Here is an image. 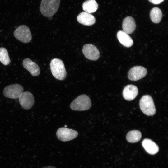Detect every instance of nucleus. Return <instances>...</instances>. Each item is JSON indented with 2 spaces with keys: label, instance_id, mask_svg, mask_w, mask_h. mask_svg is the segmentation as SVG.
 <instances>
[{
  "label": "nucleus",
  "instance_id": "1",
  "mask_svg": "<svg viewBox=\"0 0 168 168\" xmlns=\"http://www.w3.org/2000/svg\"><path fill=\"white\" fill-rule=\"evenodd\" d=\"M60 0H42L40 10L41 14L44 16H52L58 11Z\"/></svg>",
  "mask_w": 168,
  "mask_h": 168
},
{
  "label": "nucleus",
  "instance_id": "15",
  "mask_svg": "<svg viewBox=\"0 0 168 168\" xmlns=\"http://www.w3.org/2000/svg\"><path fill=\"white\" fill-rule=\"evenodd\" d=\"M117 37L120 43L127 47H131L133 44V40L128 34L122 30L118 31L117 34Z\"/></svg>",
  "mask_w": 168,
  "mask_h": 168
},
{
  "label": "nucleus",
  "instance_id": "17",
  "mask_svg": "<svg viewBox=\"0 0 168 168\" xmlns=\"http://www.w3.org/2000/svg\"><path fill=\"white\" fill-rule=\"evenodd\" d=\"M98 7V4L95 0H87L82 4L83 10L90 14L95 12Z\"/></svg>",
  "mask_w": 168,
  "mask_h": 168
},
{
  "label": "nucleus",
  "instance_id": "10",
  "mask_svg": "<svg viewBox=\"0 0 168 168\" xmlns=\"http://www.w3.org/2000/svg\"><path fill=\"white\" fill-rule=\"evenodd\" d=\"M19 103L24 109L31 108L34 103V98L33 94L30 92H23L19 97Z\"/></svg>",
  "mask_w": 168,
  "mask_h": 168
},
{
  "label": "nucleus",
  "instance_id": "22",
  "mask_svg": "<svg viewBox=\"0 0 168 168\" xmlns=\"http://www.w3.org/2000/svg\"><path fill=\"white\" fill-rule=\"evenodd\" d=\"M42 168H56L55 167L52 166H47L44 167Z\"/></svg>",
  "mask_w": 168,
  "mask_h": 168
},
{
  "label": "nucleus",
  "instance_id": "20",
  "mask_svg": "<svg viewBox=\"0 0 168 168\" xmlns=\"http://www.w3.org/2000/svg\"><path fill=\"white\" fill-rule=\"evenodd\" d=\"M0 61L5 65H8L11 62L8 51L3 47L0 48Z\"/></svg>",
  "mask_w": 168,
  "mask_h": 168
},
{
  "label": "nucleus",
  "instance_id": "14",
  "mask_svg": "<svg viewBox=\"0 0 168 168\" xmlns=\"http://www.w3.org/2000/svg\"><path fill=\"white\" fill-rule=\"evenodd\" d=\"M136 28L135 20L132 17L128 16L124 19L122 23V28L124 31L128 34H130L135 30Z\"/></svg>",
  "mask_w": 168,
  "mask_h": 168
},
{
  "label": "nucleus",
  "instance_id": "12",
  "mask_svg": "<svg viewBox=\"0 0 168 168\" xmlns=\"http://www.w3.org/2000/svg\"><path fill=\"white\" fill-rule=\"evenodd\" d=\"M24 67L34 76H37L40 73V70L39 66L29 58L25 59L23 61Z\"/></svg>",
  "mask_w": 168,
  "mask_h": 168
},
{
  "label": "nucleus",
  "instance_id": "7",
  "mask_svg": "<svg viewBox=\"0 0 168 168\" xmlns=\"http://www.w3.org/2000/svg\"><path fill=\"white\" fill-rule=\"evenodd\" d=\"M56 134L59 140L62 141L66 142L75 138L78 136V133L74 130L62 127L58 129Z\"/></svg>",
  "mask_w": 168,
  "mask_h": 168
},
{
  "label": "nucleus",
  "instance_id": "16",
  "mask_svg": "<svg viewBox=\"0 0 168 168\" xmlns=\"http://www.w3.org/2000/svg\"><path fill=\"white\" fill-rule=\"evenodd\" d=\"M142 144L144 149L149 154H155L159 151L157 145L151 139H145L142 141Z\"/></svg>",
  "mask_w": 168,
  "mask_h": 168
},
{
  "label": "nucleus",
  "instance_id": "13",
  "mask_svg": "<svg viewBox=\"0 0 168 168\" xmlns=\"http://www.w3.org/2000/svg\"><path fill=\"white\" fill-rule=\"evenodd\" d=\"M77 20L80 23L87 26L92 25L96 22L95 18L93 15L85 12L80 13L77 17Z\"/></svg>",
  "mask_w": 168,
  "mask_h": 168
},
{
  "label": "nucleus",
  "instance_id": "6",
  "mask_svg": "<svg viewBox=\"0 0 168 168\" xmlns=\"http://www.w3.org/2000/svg\"><path fill=\"white\" fill-rule=\"evenodd\" d=\"M23 92V87L18 84L8 86L5 88L3 91L5 96L12 99L19 98Z\"/></svg>",
  "mask_w": 168,
  "mask_h": 168
},
{
  "label": "nucleus",
  "instance_id": "8",
  "mask_svg": "<svg viewBox=\"0 0 168 168\" xmlns=\"http://www.w3.org/2000/svg\"><path fill=\"white\" fill-rule=\"evenodd\" d=\"M147 73V71L144 67L141 66H134L129 70L128 77L130 80L137 81L145 77Z\"/></svg>",
  "mask_w": 168,
  "mask_h": 168
},
{
  "label": "nucleus",
  "instance_id": "18",
  "mask_svg": "<svg viewBox=\"0 0 168 168\" xmlns=\"http://www.w3.org/2000/svg\"><path fill=\"white\" fill-rule=\"evenodd\" d=\"M142 137L140 131L133 130L129 131L127 134L126 138L127 141L130 143H135L139 141Z\"/></svg>",
  "mask_w": 168,
  "mask_h": 168
},
{
  "label": "nucleus",
  "instance_id": "4",
  "mask_svg": "<svg viewBox=\"0 0 168 168\" xmlns=\"http://www.w3.org/2000/svg\"><path fill=\"white\" fill-rule=\"evenodd\" d=\"M139 105L142 111L147 115H153L156 112L153 100L149 95H145L142 96L140 100Z\"/></svg>",
  "mask_w": 168,
  "mask_h": 168
},
{
  "label": "nucleus",
  "instance_id": "19",
  "mask_svg": "<svg viewBox=\"0 0 168 168\" xmlns=\"http://www.w3.org/2000/svg\"><path fill=\"white\" fill-rule=\"evenodd\" d=\"M151 20L154 23H158L160 22L162 17L161 10L157 7H155L151 10L150 14Z\"/></svg>",
  "mask_w": 168,
  "mask_h": 168
},
{
  "label": "nucleus",
  "instance_id": "11",
  "mask_svg": "<svg viewBox=\"0 0 168 168\" xmlns=\"http://www.w3.org/2000/svg\"><path fill=\"white\" fill-rule=\"evenodd\" d=\"M138 92V89L136 86L133 85H128L124 89L123 96L125 100L130 101L136 98Z\"/></svg>",
  "mask_w": 168,
  "mask_h": 168
},
{
  "label": "nucleus",
  "instance_id": "9",
  "mask_svg": "<svg viewBox=\"0 0 168 168\" xmlns=\"http://www.w3.org/2000/svg\"><path fill=\"white\" fill-rule=\"evenodd\" d=\"M83 53L87 59L91 60H96L100 57V52L98 49L91 44L84 45L82 49Z\"/></svg>",
  "mask_w": 168,
  "mask_h": 168
},
{
  "label": "nucleus",
  "instance_id": "5",
  "mask_svg": "<svg viewBox=\"0 0 168 168\" xmlns=\"http://www.w3.org/2000/svg\"><path fill=\"white\" fill-rule=\"evenodd\" d=\"M14 35L18 40L25 43H29L32 39L30 29L25 25H21L18 27L15 30Z\"/></svg>",
  "mask_w": 168,
  "mask_h": 168
},
{
  "label": "nucleus",
  "instance_id": "21",
  "mask_svg": "<svg viewBox=\"0 0 168 168\" xmlns=\"http://www.w3.org/2000/svg\"><path fill=\"white\" fill-rule=\"evenodd\" d=\"M152 3L155 4H157L162 2L164 0H148Z\"/></svg>",
  "mask_w": 168,
  "mask_h": 168
},
{
  "label": "nucleus",
  "instance_id": "3",
  "mask_svg": "<svg viewBox=\"0 0 168 168\" xmlns=\"http://www.w3.org/2000/svg\"><path fill=\"white\" fill-rule=\"evenodd\" d=\"M91 103L89 97L82 94L75 99L70 105V108L76 111H84L89 110L91 107Z\"/></svg>",
  "mask_w": 168,
  "mask_h": 168
},
{
  "label": "nucleus",
  "instance_id": "2",
  "mask_svg": "<svg viewBox=\"0 0 168 168\" xmlns=\"http://www.w3.org/2000/svg\"><path fill=\"white\" fill-rule=\"evenodd\" d=\"M50 70L54 77L56 79L63 80L66 77L67 72L64 63L59 59L54 58L50 63Z\"/></svg>",
  "mask_w": 168,
  "mask_h": 168
}]
</instances>
